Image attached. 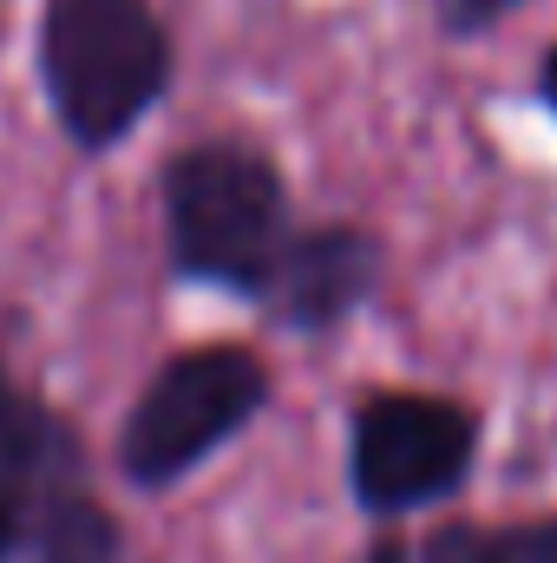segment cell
Segmentation results:
<instances>
[{
    "instance_id": "cell-1",
    "label": "cell",
    "mask_w": 557,
    "mask_h": 563,
    "mask_svg": "<svg viewBox=\"0 0 557 563\" xmlns=\"http://www.w3.org/2000/svg\"><path fill=\"white\" fill-rule=\"evenodd\" d=\"M157 203H164L171 276L263 308L270 282L282 276V263L302 236L288 177L263 144L197 139L171 151V164L157 177Z\"/></svg>"
},
{
    "instance_id": "cell-2",
    "label": "cell",
    "mask_w": 557,
    "mask_h": 563,
    "mask_svg": "<svg viewBox=\"0 0 557 563\" xmlns=\"http://www.w3.org/2000/svg\"><path fill=\"white\" fill-rule=\"evenodd\" d=\"M33 66L66 144L106 157L164 106L177 46L151 0H46Z\"/></svg>"
},
{
    "instance_id": "cell-3",
    "label": "cell",
    "mask_w": 557,
    "mask_h": 563,
    "mask_svg": "<svg viewBox=\"0 0 557 563\" xmlns=\"http://www.w3.org/2000/svg\"><path fill=\"white\" fill-rule=\"evenodd\" d=\"M276 380L270 361L243 341H197L177 347L132 400L119 426V472L139 492H164L190 478L204 459H217L243 426L270 407Z\"/></svg>"
},
{
    "instance_id": "cell-4",
    "label": "cell",
    "mask_w": 557,
    "mask_h": 563,
    "mask_svg": "<svg viewBox=\"0 0 557 563\" xmlns=\"http://www.w3.org/2000/svg\"><path fill=\"white\" fill-rule=\"evenodd\" d=\"M479 445V407L426 387H374L348 413V492L368 518H414L466 492Z\"/></svg>"
},
{
    "instance_id": "cell-5",
    "label": "cell",
    "mask_w": 557,
    "mask_h": 563,
    "mask_svg": "<svg viewBox=\"0 0 557 563\" xmlns=\"http://www.w3.org/2000/svg\"><path fill=\"white\" fill-rule=\"evenodd\" d=\"M381 282H387V243L368 223H348V217L302 223V236L256 314L288 334H335L381 295Z\"/></svg>"
},
{
    "instance_id": "cell-6",
    "label": "cell",
    "mask_w": 557,
    "mask_h": 563,
    "mask_svg": "<svg viewBox=\"0 0 557 563\" xmlns=\"http://www.w3.org/2000/svg\"><path fill=\"white\" fill-rule=\"evenodd\" d=\"M0 478H13L40 511H46L59 492H79V485H86L73 426L59 420L46 400H33V394L7 374V361H0Z\"/></svg>"
},
{
    "instance_id": "cell-7",
    "label": "cell",
    "mask_w": 557,
    "mask_h": 563,
    "mask_svg": "<svg viewBox=\"0 0 557 563\" xmlns=\"http://www.w3.org/2000/svg\"><path fill=\"white\" fill-rule=\"evenodd\" d=\"M368 563H557V518L433 525L426 538H381Z\"/></svg>"
},
{
    "instance_id": "cell-8",
    "label": "cell",
    "mask_w": 557,
    "mask_h": 563,
    "mask_svg": "<svg viewBox=\"0 0 557 563\" xmlns=\"http://www.w3.org/2000/svg\"><path fill=\"white\" fill-rule=\"evenodd\" d=\"M33 563H125L119 518L92 498V485L59 492L33 525Z\"/></svg>"
},
{
    "instance_id": "cell-9",
    "label": "cell",
    "mask_w": 557,
    "mask_h": 563,
    "mask_svg": "<svg viewBox=\"0 0 557 563\" xmlns=\"http://www.w3.org/2000/svg\"><path fill=\"white\" fill-rule=\"evenodd\" d=\"M532 0H433V33L439 40H452V46H466V40H485V33H499L512 13H525Z\"/></svg>"
},
{
    "instance_id": "cell-10",
    "label": "cell",
    "mask_w": 557,
    "mask_h": 563,
    "mask_svg": "<svg viewBox=\"0 0 557 563\" xmlns=\"http://www.w3.org/2000/svg\"><path fill=\"white\" fill-rule=\"evenodd\" d=\"M532 99H538V106H545V112L557 119V40L545 46V53H538V73H532Z\"/></svg>"
}]
</instances>
